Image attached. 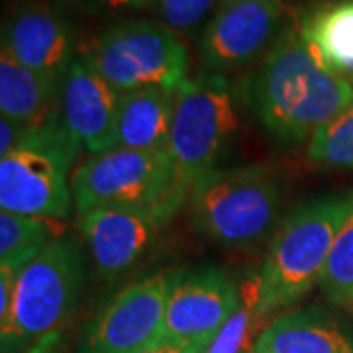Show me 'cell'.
<instances>
[{
	"label": "cell",
	"instance_id": "6da1fadb",
	"mask_svg": "<svg viewBox=\"0 0 353 353\" xmlns=\"http://www.w3.org/2000/svg\"><path fill=\"white\" fill-rule=\"evenodd\" d=\"M243 99L269 134L301 143L352 106L353 85L320 61L296 22L245 79Z\"/></svg>",
	"mask_w": 353,
	"mask_h": 353
},
{
	"label": "cell",
	"instance_id": "7a4b0ae2",
	"mask_svg": "<svg viewBox=\"0 0 353 353\" xmlns=\"http://www.w3.org/2000/svg\"><path fill=\"white\" fill-rule=\"evenodd\" d=\"M350 206L352 194L314 199L294 208L279 224L257 275L259 318L296 303L320 283Z\"/></svg>",
	"mask_w": 353,
	"mask_h": 353
},
{
	"label": "cell",
	"instance_id": "3957f363",
	"mask_svg": "<svg viewBox=\"0 0 353 353\" xmlns=\"http://www.w3.org/2000/svg\"><path fill=\"white\" fill-rule=\"evenodd\" d=\"M190 222L222 245H248L275 228L283 208V187L265 167L214 169L189 190Z\"/></svg>",
	"mask_w": 353,
	"mask_h": 353
},
{
	"label": "cell",
	"instance_id": "277c9868",
	"mask_svg": "<svg viewBox=\"0 0 353 353\" xmlns=\"http://www.w3.org/2000/svg\"><path fill=\"white\" fill-rule=\"evenodd\" d=\"M77 148L57 108L39 126L24 128L16 150L0 159L2 212L67 218L73 201L69 171Z\"/></svg>",
	"mask_w": 353,
	"mask_h": 353
},
{
	"label": "cell",
	"instance_id": "5b68a950",
	"mask_svg": "<svg viewBox=\"0 0 353 353\" xmlns=\"http://www.w3.org/2000/svg\"><path fill=\"white\" fill-rule=\"evenodd\" d=\"M85 279L75 240L59 238L20 271L10 316L0 324L2 353H26L43 336L61 332L75 312Z\"/></svg>",
	"mask_w": 353,
	"mask_h": 353
},
{
	"label": "cell",
	"instance_id": "8992f818",
	"mask_svg": "<svg viewBox=\"0 0 353 353\" xmlns=\"http://www.w3.org/2000/svg\"><path fill=\"white\" fill-rule=\"evenodd\" d=\"M77 212L104 206H153L183 201L190 187L167 150L112 148L85 159L71 175Z\"/></svg>",
	"mask_w": 353,
	"mask_h": 353
},
{
	"label": "cell",
	"instance_id": "52a82bcc",
	"mask_svg": "<svg viewBox=\"0 0 353 353\" xmlns=\"http://www.w3.org/2000/svg\"><path fill=\"white\" fill-rule=\"evenodd\" d=\"M236 132L238 110L226 77L204 73L176 88L167 153L189 187L218 169Z\"/></svg>",
	"mask_w": 353,
	"mask_h": 353
},
{
	"label": "cell",
	"instance_id": "ba28073f",
	"mask_svg": "<svg viewBox=\"0 0 353 353\" xmlns=\"http://www.w3.org/2000/svg\"><path fill=\"white\" fill-rule=\"evenodd\" d=\"M85 57L120 94L143 87L176 90L189 73L185 41L173 30L150 20L112 26Z\"/></svg>",
	"mask_w": 353,
	"mask_h": 353
},
{
	"label": "cell",
	"instance_id": "9c48e42d",
	"mask_svg": "<svg viewBox=\"0 0 353 353\" xmlns=\"http://www.w3.org/2000/svg\"><path fill=\"white\" fill-rule=\"evenodd\" d=\"M173 273H155L128 285L87 324L77 353H138L163 341Z\"/></svg>",
	"mask_w": 353,
	"mask_h": 353
},
{
	"label": "cell",
	"instance_id": "30bf717a",
	"mask_svg": "<svg viewBox=\"0 0 353 353\" xmlns=\"http://www.w3.org/2000/svg\"><path fill=\"white\" fill-rule=\"evenodd\" d=\"M183 201L153 206H104L79 214V230L102 277L114 279L148 253Z\"/></svg>",
	"mask_w": 353,
	"mask_h": 353
},
{
	"label": "cell",
	"instance_id": "8fae6325",
	"mask_svg": "<svg viewBox=\"0 0 353 353\" xmlns=\"http://www.w3.org/2000/svg\"><path fill=\"white\" fill-rule=\"evenodd\" d=\"M283 0H234L222 4L202 32L201 59L208 73L236 71L271 50L285 30Z\"/></svg>",
	"mask_w": 353,
	"mask_h": 353
},
{
	"label": "cell",
	"instance_id": "7c38bea8",
	"mask_svg": "<svg viewBox=\"0 0 353 353\" xmlns=\"http://www.w3.org/2000/svg\"><path fill=\"white\" fill-rule=\"evenodd\" d=\"M240 296V289L214 265L175 271L165 312L163 341L210 343L238 310Z\"/></svg>",
	"mask_w": 353,
	"mask_h": 353
},
{
	"label": "cell",
	"instance_id": "4fadbf2b",
	"mask_svg": "<svg viewBox=\"0 0 353 353\" xmlns=\"http://www.w3.org/2000/svg\"><path fill=\"white\" fill-rule=\"evenodd\" d=\"M118 104L120 92L85 55L75 57L59 88L57 110L77 143L92 155L112 150Z\"/></svg>",
	"mask_w": 353,
	"mask_h": 353
},
{
	"label": "cell",
	"instance_id": "5bb4252c",
	"mask_svg": "<svg viewBox=\"0 0 353 353\" xmlns=\"http://www.w3.org/2000/svg\"><path fill=\"white\" fill-rule=\"evenodd\" d=\"M2 48L24 67L59 85L75 59L69 26L43 4H26L10 16L2 32Z\"/></svg>",
	"mask_w": 353,
	"mask_h": 353
},
{
	"label": "cell",
	"instance_id": "9a60e30c",
	"mask_svg": "<svg viewBox=\"0 0 353 353\" xmlns=\"http://www.w3.org/2000/svg\"><path fill=\"white\" fill-rule=\"evenodd\" d=\"M252 353H353V340L320 308L279 316L255 338Z\"/></svg>",
	"mask_w": 353,
	"mask_h": 353
},
{
	"label": "cell",
	"instance_id": "2e32d148",
	"mask_svg": "<svg viewBox=\"0 0 353 353\" xmlns=\"http://www.w3.org/2000/svg\"><path fill=\"white\" fill-rule=\"evenodd\" d=\"M173 112V88L143 87L120 94L114 148L167 150Z\"/></svg>",
	"mask_w": 353,
	"mask_h": 353
},
{
	"label": "cell",
	"instance_id": "e0dca14e",
	"mask_svg": "<svg viewBox=\"0 0 353 353\" xmlns=\"http://www.w3.org/2000/svg\"><path fill=\"white\" fill-rule=\"evenodd\" d=\"M61 85L28 69L6 48L0 51V110L22 128L39 126L57 108Z\"/></svg>",
	"mask_w": 353,
	"mask_h": 353
},
{
	"label": "cell",
	"instance_id": "ac0fdd59",
	"mask_svg": "<svg viewBox=\"0 0 353 353\" xmlns=\"http://www.w3.org/2000/svg\"><path fill=\"white\" fill-rule=\"evenodd\" d=\"M301 30L320 61L353 85V0H338L304 16Z\"/></svg>",
	"mask_w": 353,
	"mask_h": 353
},
{
	"label": "cell",
	"instance_id": "d6986e66",
	"mask_svg": "<svg viewBox=\"0 0 353 353\" xmlns=\"http://www.w3.org/2000/svg\"><path fill=\"white\" fill-rule=\"evenodd\" d=\"M63 238L61 230L51 218L22 216L12 212L0 214V267L20 273L39 253L55 240Z\"/></svg>",
	"mask_w": 353,
	"mask_h": 353
},
{
	"label": "cell",
	"instance_id": "ffe728a7",
	"mask_svg": "<svg viewBox=\"0 0 353 353\" xmlns=\"http://www.w3.org/2000/svg\"><path fill=\"white\" fill-rule=\"evenodd\" d=\"M320 287L334 304H353V192L350 212L330 250Z\"/></svg>",
	"mask_w": 353,
	"mask_h": 353
},
{
	"label": "cell",
	"instance_id": "44dd1931",
	"mask_svg": "<svg viewBox=\"0 0 353 353\" xmlns=\"http://www.w3.org/2000/svg\"><path fill=\"white\" fill-rule=\"evenodd\" d=\"M308 159L320 167L353 169V104L316 130L308 143Z\"/></svg>",
	"mask_w": 353,
	"mask_h": 353
},
{
	"label": "cell",
	"instance_id": "7402d4cb",
	"mask_svg": "<svg viewBox=\"0 0 353 353\" xmlns=\"http://www.w3.org/2000/svg\"><path fill=\"white\" fill-rule=\"evenodd\" d=\"M240 304L222 330L216 334L204 353H252L253 322L257 316V296H259V279L252 277L240 289Z\"/></svg>",
	"mask_w": 353,
	"mask_h": 353
},
{
	"label": "cell",
	"instance_id": "603a6c76",
	"mask_svg": "<svg viewBox=\"0 0 353 353\" xmlns=\"http://www.w3.org/2000/svg\"><path fill=\"white\" fill-rule=\"evenodd\" d=\"M218 0H157L159 24L175 34H190L208 18Z\"/></svg>",
	"mask_w": 353,
	"mask_h": 353
},
{
	"label": "cell",
	"instance_id": "cb8c5ba5",
	"mask_svg": "<svg viewBox=\"0 0 353 353\" xmlns=\"http://www.w3.org/2000/svg\"><path fill=\"white\" fill-rule=\"evenodd\" d=\"M87 8L101 14H120V12H138L155 8L157 0H85Z\"/></svg>",
	"mask_w": 353,
	"mask_h": 353
},
{
	"label": "cell",
	"instance_id": "d4e9b609",
	"mask_svg": "<svg viewBox=\"0 0 353 353\" xmlns=\"http://www.w3.org/2000/svg\"><path fill=\"white\" fill-rule=\"evenodd\" d=\"M22 132H24V128L12 120H8V118L0 120V157L16 150L18 141L22 138Z\"/></svg>",
	"mask_w": 353,
	"mask_h": 353
},
{
	"label": "cell",
	"instance_id": "484cf974",
	"mask_svg": "<svg viewBox=\"0 0 353 353\" xmlns=\"http://www.w3.org/2000/svg\"><path fill=\"white\" fill-rule=\"evenodd\" d=\"M210 343H173V341H161L150 350L138 353H204Z\"/></svg>",
	"mask_w": 353,
	"mask_h": 353
},
{
	"label": "cell",
	"instance_id": "4316f807",
	"mask_svg": "<svg viewBox=\"0 0 353 353\" xmlns=\"http://www.w3.org/2000/svg\"><path fill=\"white\" fill-rule=\"evenodd\" d=\"M63 350V332H53L36 341L26 353H61Z\"/></svg>",
	"mask_w": 353,
	"mask_h": 353
},
{
	"label": "cell",
	"instance_id": "83f0119b",
	"mask_svg": "<svg viewBox=\"0 0 353 353\" xmlns=\"http://www.w3.org/2000/svg\"><path fill=\"white\" fill-rule=\"evenodd\" d=\"M222 2H224V4H228V2H234V0H222Z\"/></svg>",
	"mask_w": 353,
	"mask_h": 353
}]
</instances>
